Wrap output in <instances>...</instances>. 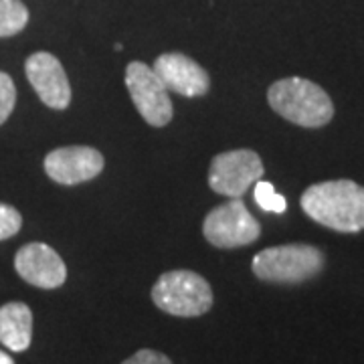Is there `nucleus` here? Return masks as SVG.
<instances>
[{"label": "nucleus", "mask_w": 364, "mask_h": 364, "mask_svg": "<svg viewBox=\"0 0 364 364\" xmlns=\"http://www.w3.org/2000/svg\"><path fill=\"white\" fill-rule=\"evenodd\" d=\"M301 208L312 221L338 233L364 229V186L352 181L312 184L301 195Z\"/></svg>", "instance_id": "obj_1"}, {"label": "nucleus", "mask_w": 364, "mask_h": 364, "mask_svg": "<svg viewBox=\"0 0 364 364\" xmlns=\"http://www.w3.org/2000/svg\"><path fill=\"white\" fill-rule=\"evenodd\" d=\"M267 102L275 114L301 128H322L334 117V104L318 83L304 77L275 81L267 90Z\"/></svg>", "instance_id": "obj_2"}, {"label": "nucleus", "mask_w": 364, "mask_h": 364, "mask_svg": "<svg viewBox=\"0 0 364 364\" xmlns=\"http://www.w3.org/2000/svg\"><path fill=\"white\" fill-rule=\"evenodd\" d=\"M324 253L306 243H289L267 247L253 257V273L261 282L272 284H301L324 269Z\"/></svg>", "instance_id": "obj_3"}, {"label": "nucleus", "mask_w": 364, "mask_h": 364, "mask_svg": "<svg viewBox=\"0 0 364 364\" xmlns=\"http://www.w3.org/2000/svg\"><path fill=\"white\" fill-rule=\"evenodd\" d=\"M152 299L170 316L196 318L213 308V289L203 275L188 269H174L158 277L152 287Z\"/></svg>", "instance_id": "obj_4"}, {"label": "nucleus", "mask_w": 364, "mask_h": 364, "mask_svg": "<svg viewBox=\"0 0 364 364\" xmlns=\"http://www.w3.org/2000/svg\"><path fill=\"white\" fill-rule=\"evenodd\" d=\"M203 233L208 243L215 247H245L259 239L261 225L249 213V208L241 198H231L229 203L208 213L203 223Z\"/></svg>", "instance_id": "obj_5"}, {"label": "nucleus", "mask_w": 364, "mask_h": 364, "mask_svg": "<svg viewBox=\"0 0 364 364\" xmlns=\"http://www.w3.org/2000/svg\"><path fill=\"white\" fill-rule=\"evenodd\" d=\"M263 162L253 150H231L213 158L208 170V184L217 195L241 198L249 188L261 181Z\"/></svg>", "instance_id": "obj_6"}, {"label": "nucleus", "mask_w": 364, "mask_h": 364, "mask_svg": "<svg viewBox=\"0 0 364 364\" xmlns=\"http://www.w3.org/2000/svg\"><path fill=\"white\" fill-rule=\"evenodd\" d=\"M126 87L140 116L154 128H162L172 119V102L168 90L156 71L142 63L132 61L126 69Z\"/></svg>", "instance_id": "obj_7"}, {"label": "nucleus", "mask_w": 364, "mask_h": 364, "mask_svg": "<svg viewBox=\"0 0 364 364\" xmlns=\"http://www.w3.org/2000/svg\"><path fill=\"white\" fill-rule=\"evenodd\" d=\"M104 170V156L90 146H65L45 156V172L51 181L73 186L100 176Z\"/></svg>", "instance_id": "obj_8"}, {"label": "nucleus", "mask_w": 364, "mask_h": 364, "mask_svg": "<svg viewBox=\"0 0 364 364\" xmlns=\"http://www.w3.org/2000/svg\"><path fill=\"white\" fill-rule=\"evenodd\" d=\"M25 73L41 102L53 109H65L71 104V85L61 61L51 53H33L25 63Z\"/></svg>", "instance_id": "obj_9"}, {"label": "nucleus", "mask_w": 364, "mask_h": 364, "mask_svg": "<svg viewBox=\"0 0 364 364\" xmlns=\"http://www.w3.org/2000/svg\"><path fill=\"white\" fill-rule=\"evenodd\" d=\"M14 269L31 286L41 289L61 287L67 279V267L59 253L45 243H28L18 249Z\"/></svg>", "instance_id": "obj_10"}, {"label": "nucleus", "mask_w": 364, "mask_h": 364, "mask_svg": "<svg viewBox=\"0 0 364 364\" xmlns=\"http://www.w3.org/2000/svg\"><path fill=\"white\" fill-rule=\"evenodd\" d=\"M156 75L162 79L168 91H176L184 97L205 95L210 87L208 73L182 53H164L154 63Z\"/></svg>", "instance_id": "obj_11"}, {"label": "nucleus", "mask_w": 364, "mask_h": 364, "mask_svg": "<svg viewBox=\"0 0 364 364\" xmlns=\"http://www.w3.org/2000/svg\"><path fill=\"white\" fill-rule=\"evenodd\" d=\"M33 340V312L23 301H11L0 308V344L9 350L25 352Z\"/></svg>", "instance_id": "obj_12"}, {"label": "nucleus", "mask_w": 364, "mask_h": 364, "mask_svg": "<svg viewBox=\"0 0 364 364\" xmlns=\"http://www.w3.org/2000/svg\"><path fill=\"white\" fill-rule=\"evenodd\" d=\"M28 23V11L21 0H0V39L21 33Z\"/></svg>", "instance_id": "obj_13"}, {"label": "nucleus", "mask_w": 364, "mask_h": 364, "mask_svg": "<svg viewBox=\"0 0 364 364\" xmlns=\"http://www.w3.org/2000/svg\"><path fill=\"white\" fill-rule=\"evenodd\" d=\"M253 186H255V191H253V195H255V203L259 205V208L267 210V213H275V215L286 213V208H287L286 198L275 193V188H273L272 182L257 181Z\"/></svg>", "instance_id": "obj_14"}, {"label": "nucleus", "mask_w": 364, "mask_h": 364, "mask_svg": "<svg viewBox=\"0 0 364 364\" xmlns=\"http://www.w3.org/2000/svg\"><path fill=\"white\" fill-rule=\"evenodd\" d=\"M16 104V87L13 77L4 71H0V126L11 117Z\"/></svg>", "instance_id": "obj_15"}, {"label": "nucleus", "mask_w": 364, "mask_h": 364, "mask_svg": "<svg viewBox=\"0 0 364 364\" xmlns=\"http://www.w3.org/2000/svg\"><path fill=\"white\" fill-rule=\"evenodd\" d=\"M23 227V217L21 213L6 203H0V241L11 239Z\"/></svg>", "instance_id": "obj_16"}, {"label": "nucleus", "mask_w": 364, "mask_h": 364, "mask_svg": "<svg viewBox=\"0 0 364 364\" xmlns=\"http://www.w3.org/2000/svg\"><path fill=\"white\" fill-rule=\"evenodd\" d=\"M122 364H172V360L166 354H162V352L144 348V350H138L134 356H130L128 360H124Z\"/></svg>", "instance_id": "obj_17"}, {"label": "nucleus", "mask_w": 364, "mask_h": 364, "mask_svg": "<svg viewBox=\"0 0 364 364\" xmlns=\"http://www.w3.org/2000/svg\"><path fill=\"white\" fill-rule=\"evenodd\" d=\"M0 364H14V360L6 354V352H2L0 350Z\"/></svg>", "instance_id": "obj_18"}]
</instances>
